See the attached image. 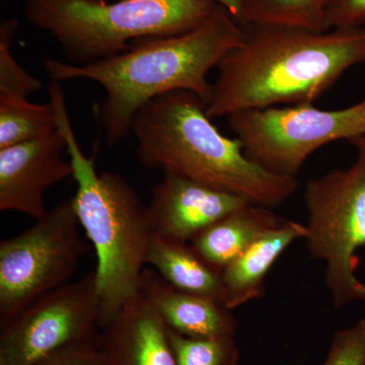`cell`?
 I'll return each mask as SVG.
<instances>
[{"mask_svg": "<svg viewBox=\"0 0 365 365\" xmlns=\"http://www.w3.org/2000/svg\"><path fill=\"white\" fill-rule=\"evenodd\" d=\"M306 232V225L287 220L242 252L220 273L223 306L232 311L261 299L265 294L266 277L274 263L292 242L304 239Z\"/></svg>", "mask_w": 365, "mask_h": 365, "instance_id": "cell-14", "label": "cell"}, {"mask_svg": "<svg viewBox=\"0 0 365 365\" xmlns=\"http://www.w3.org/2000/svg\"><path fill=\"white\" fill-rule=\"evenodd\" d=\"M245 39L218 64L210 119L278 105L314 104L348 69L365 62V26L314 32L242 26Z\"/></svg>", "mask_w": 365, "mask_h": 365, "instance_id": "cell-1", "label": "cell"}, {"mask_svg": "<svg viewBox=\"0 0 365 365\" xmlns=\"http://www.w3.org/2000/svg\"><path fill=\"white\" fill-rule=\"evenodd\" d=\"M146 264L173 287L223 304L220 273L210 267L190 242L153 234Z\"/></svg>", "mask_w": 365, "mask_h": 365, "instance_id": "cell-16", "label": "cell"}, {"mask_svg": "<svg viewBox=\"0 0 365 365\" xmlns=\"http://www.w3.org/2000/svg\"><path fill=\"white\" fill-rule=\"evenodd\" d=\"M139 294L170 330L189 337H235L237 322L215 302L173 287L155 269L144 268Z\"/></svg>", "mask_w": 365, "mask_h": 365, "instance_id": "cell-13", "label": "cell"}, {"mask_svg": "<svg viewBox=\"0 0 365 365\" xmlns=\"http://www.w3.org/2000/svg\"><path fill=\"white\" fill-rule=\"evenodd\" d=\"M96 271L62 285L0 327V365H31L98 335Z\"/></svg>", "mask_w": 365, "mask_h": 365, "instance_id": "cell-9", "label": "cell"}, {"mask_svg": "<svg viewBox=\"0 0 365 365\" xmlns=\"http://www.w3.org/2000/svg\"><path fill=\"white\" fill-rule=\"evenodd\" d=\"M309 211L304 239L309 253L326 263V285L336 309L365 302L357 251L365 247V155L351 167L313 178L304 189Z\"/></svg>", "mask_w": 365, "mask_h": 365, "instance_id": "cell-6", "label": "cell"}, {"mask_svg": "<svg viewBox=\"0 0 365 365\" xmlns=\"http://www.w3.org/2000/svg\"><path fill=\"white\" fill-rule=\"evenodd\" d=\"M56 130V116L50 103L33 104L26 98L0 95V150Z\"/></svg>", "mask_w": 365, "mask_h": 365, "instance_id": "cell-17", "label": "cell"}, {"mask_svg": "<svg viewBox=\"0 0 365 365\" xmlns=\"http://www.w3.org/2000/svg\"><path fill=\"white\" fill-rule=\"evenodd\" d=\"M66 137L50 135L0 150V211H14L39 220L47 213L46 191L73 177L71 162L62 158Z\"/></svg>", "mask_w": 365, "mask_h": 365, "instance_id": "cell-10", "label": "cell"}, {"mask_svg": "<svg viewBox=\"0 0 365 365\" xmlns=\"http://www.w3.org/2000/svg\"><path fill=\"white\" fill-rule=\"evenodd\" d=\"M323 365H365V319L334 334Z\"/></svg>", "mask_w": 365, "mask_h": 365, "instance_id": "cell-21", "label": "cell"}, {"mask_svg": "<svg viewBox=\"0 0 365 365\" xmlns=\"http://www.w3.org/2000/svg\"><path fill=\"white\" fill-rule=\"evenodd\" d=\"M107 365H177L168 327L140 294L98 334Z\"/></svg>", "mask_w": 365, "mask_h": 365, "instance_id": "cell-12", "label": "cell"}, {"mask_svg": "<svg viewBox=\"0 0 365 365\" xmlns=\"http://www.w3.org/2000/svg\"><path fill=\"white\" fill-rule=\"evenodd\" d=\"M285 222L271 208L247 204L205 228L190 244L210 267L222 273L262 235Z\"/></svg>", "mask_w": 365, "mask_h": 365, "instance_id": "cell-15", "label": "cell"}, {"mask_svg": "<svg viewBox=\"0 0 365 365\" xmlns=\"http://www.w3.org/2000/svg\"><path fill=\"white\" fill-rule=\"evenodd\" d=\"M250 160L278 176L297 178L314 151L365 135V98L340 110L313 104L247 110L227 116Z\"/></svg>", "mask_w": 365, "mask_h": 365, "instance_id": "cell-7", "label": "cell"}, {"mask_svg": "<svg viewBox=\"0 0 365 365\" xmlns=\"http://www.w3.org/2000/svg\"><path fill=\"white\" fill-rule=\"evenodd\" d=\"M18 29L16 19L0 24V95L28 98L41 90L42 83L14 58L13 44Z\"/></svg>", "mask_w": 365, "mask_h": 365, "instance_id": "cell-20", "label": "cell"}, {"mask_svg": "<svg viewBox=\"0 0 365 365\" xmlns=\"http://www.w3.org/2000/svg\"><path fill=\"white\" fill-rule=\"evenodd\" d=\"M250 203L235 194L163 173L148 204L153 232L191 242L205 228Z\"/></svg>", "mask_w": 365, "mask_h": 365, "instance_id": "cell-11", "label": "cell"}, {"mask_svg": "<svg viewBox=\"0 0 365 365\" xmlns=\"http://www.w3.org/2000/svg\"><path fill=\"white\" fill-rule=\"evenodd\" d=\"M177 365H237L235 337H189L168 328Z\"/></svg>", "mask_w": 365, "mask_h": 365, "instance_id": "cell-19", "label": "cell"}, {"mask_svg": "<svg viewBox=\"0 0 365 365\" xmlns=\"http://www.w3.org/2000/svg\"><path fill=\"white\" fill-rule=\"evenodd\" d=\"M50 104L57 129L66 137L76 182L74 209L98 257L100 294L98 328L111 322L121 307L139 292L153 230L148 205L120 175L98 174L96 155L86 157L76 140L61 85L49 86Z\"/></svg>", "mask_w": 365, "mask_h": 365, "instance_id": "cell-4", "label": "cell"}, {"mask_svg": "<svg viewBox=\"0 0 365 365\" xmlns=\"http://www.w3.org/2000/svg\"><path fill=\"white\" fill-rule=\"evenodd\" d=\"M324 0H241L242 26H287L325 32Z\"/></svg>", "mask_w": 365, "mask_h": 365, "instance_id": "cell-18", "label": "cell"}, {"mask_svg": "<svg viewBox=\"0 0 365 365\" xmlns=\"http://www.w3.org/2000/svg\"><path fill=\"white\" fill-rule=\"evenodd\" d=\"M365 0H324V30L364 26Z\"/></svg>", "mask_w": 365, "mask_h": 365, "instance_id": "cell-22", "label": "cell"}, {"mask_svg": "<svg viewBox=\"0 0 365 365\" xmlns=\"http://www.w3.org/2000/svg\"><path fill=\"white\" fill-rule=\"evenodd\" d=\"M131 132L144 167L162 169L255 205L276 208L299 187L297 178L278 176L250 160L242 143L222 135L206 104L189 91L153 98L138 110Z\"/></svg>", "mask_w": 365, "mask_h": 365, "instance_id": "cell-3", "label": "cell"}, {"mask_svg": "<svg viewBox=\"0 0 365 365\" xmlns=\"http://www.w3.org/2000/svg\"><path fill=\"white\" fill-rule=\"evenodd\" d=\"M245 39V30L225 6L194 30L170 37L150 38L112 58L73 66L46 59L52 81L88 79L104 88L98 120L106 143L114 146L131 133L132 120L153 98L175 91H189L207 106L212 85L207 76Z\"/></svg>", "mask_w": 365, "mask_h": 365, "instance_id": "cell-2", "label": "cell"}, {"mask_svg": "<svg viewBox=\"0 0 365 365\" xmlns=\"http://www.w3.org/2000/svg\"><path fill=\"white\" fill-rule=\"evenodd\" d=\"M349 143L356 148L359 153H361V155H365V135L353 138L351 140H349Z\"/></svg>", "mask_w": 365, "mask_h": 365, "instance_id": "cell-25", "label": "cell"}, {"mask_svg": "<svg viewBox=\"0 0 365 365\" xmlns=\"http://www.w3.org/2000/svg\"><path fill=\"white\" fill-rule=\"evenodd\" d=\"M31 365H107V362L101 349L98 335L97 337L69 346Z\"/></svg>", "mask_w": 365, "mask_h": 365, "instance_id": "cell-23", "label": "cell"}, {"mask_svg": "<svg viewBox=\"0 0 365 365\" xmlns=\"http://www.w3.org/2000/svg\"><path fill=\"white\" fill-rule=\"evenodd\" d=\"M98 1H109V0H98ZM215 1L220 6H225L237 21L240 9H241V0H215Z\"/></svg>", "mask_w": 365, "mask_h": 365, "instance_id": "cell-24", "label": "cell"}, {"mask_svg": "<svg viewBox=\"0 0 365 365\" xmlns=\"http://www.w3.org/2000/svg\"><path fill=\"white\" fill-rule=\"evenodd\" d=\"M218 6L215 0H26L25 16L56 39L67 63L88 66L141 40L190 32Z\"/></svg>", "mask_w": 365, "mask_h": 365, "instance_id": "cell-5", "label": "cell"}, {"mask_svg": "<svg viewBox=\"0 0 365 365\" xmlns=\"http://www.w3.org/2000/svg\"><path fill=\"white\" fill-rule=\"evenodd\" d=\"M73 199L55 205L30 228L0 242V327L69 282L88 246L79 235Z\"/></svg>", "mask_w": 365, "mask_h": 365, "instance_id": "cell-8", "label": "cell"}]
</instances>
